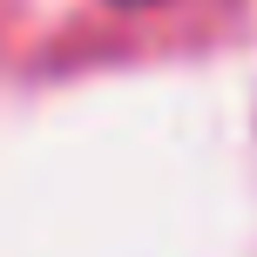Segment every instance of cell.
Masks as SVG:
<instances>
[{
	"label": "cell",
	"instance_id": "6da1fadb",
	"mask_svg": "<svg viewBox=\"0 0 257 257\" xmlns=\"http://www.w3.org/2000/svg\"><path fill=\"white\" fill-rule=\"evenodd\" d=\"M115 7H156V0H115Z\"/></svg>",
	"mask_w": 257,
	"mask_h": 257
}]
</instances>
